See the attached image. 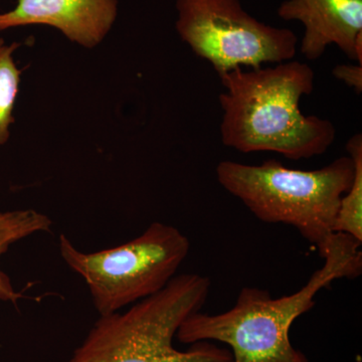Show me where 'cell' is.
Returning <instances> with one entry per match:
<instances>
[{"label": "cell", "instance_id": "cell-1", "mask_svg": "<svg viewBox=\"0 0 362 362\" xmlns=\"http://www.w3.org/2000/svg\"><path fill=\"white\" fill-rule=\"evenodd\" d=\"M220 78L226 88L218 96L225 146L300 160L322 156L334 142L337 129L329 120L300 110L302 98L314 88L310 66L288 61L250 71L237 68Z\"/></svg>", "mask_w": 362, "mask_h": 362}, {"label": "cell", "instance_id": "cell-2", "mask_svg": "<svg viewBox=\"0 0 362 362\" xmlns=\"http://www.w3.org/2000/svg\"><path fill=\"white\" fill-rule=\"evenodd\" d=\"M361 243L334 233L323 247V266L296 293L274 299L258 288H243L235 305L223 313L195 312L176 333L185 344L207 340L225 343L233 362H310L290 341L295 320L311 310L315 297L339 279H356L362 272Z\"/></svg>", "mask_w": 362, "mask_h": 362}, {"label": "cell", "instance_id": "cell-3", "mask_svg": "<svg viewBox=\"0 0 362 362\" xmlns=\"http://www.w3.org/2000/svg\"><path fill=\"white\" fill-rule=\"evenodd\" d=\"M211 281L199 274L175 276L161 291L125 313L100 316L68 362H233L232 352L213 343L173 346L181 324L201 311Z\"/></svg>", "mask_w": 362, "mask_h": 362}, {"label": "cell", "instance_id": "cell-4", "mask_svg": "<svg viewBox=\"0 0 362 362\" xmlns=\"http://www.w3.org/2000/svg\"><path fill=\"white\" fill-rule=\"evenodd\" d=\"M354 175L349 156L311 171L285 168L276 159L261 165L226 160L216 168L221 187L257 218L293 226L319 254L334 233L340 199L351 187Z\"/></svg>", "mask_w": 362, "mask_h": 362}, {"label": "cell", "instance_id": "cell-5", "mask_svg": "<svg viewBox=\"0 0 362 362\" xmlns=\"http://www.w3.org/2000/svg\"><path fill=\"white\" fill-rule=\"evenodd\" d=\"M190 243L175 226L153 223L126 244L96 252H81L65 235L59 252L84 279L100 316L118 312L161 291L187 259Z\"/></svg>", "mask_w": 362, "mask_h": 362}, {"label": "cell", "instance_id": "cell-6", "mask_svg": "<svg viewBox=\"0 0 362 362\" xmlns=\"http://www.w3.org/2000/svg\"><path fill=\"white\" fill-rule=\"evenodd\" d=\"M176 9L181 40L218 76L242 66L284 63L296 56L294 32L256 20L240 0H176Z\"/></svg>", "mask_w": 362, "mask_h": 362}, {"label": "cell", "instance_id": "cell-7", "mask_svg": "<svg viewBox=\"0 0 362 362\" xmlns=\"http://www.w3.org/2000/svg\"><path fill=\"white\" fill-rule=\"evenodd\" d=\"M277 13L305 26L301 52L307 59L315 61L337 45L362 65V0H285Z\"/></svg>", "mask_w": 362, "mask_h": 362}, {"label": "cell", "instance_id": "cell-8", "mask_svg": "<svg viewBox=\"0 0 362 362\" xmlns=\"http://www.w3.org/2000/svg\"><path fill=\"white\" fill-rule=\"evenodd\" d=\"M117 13V0H18L13 11L0 13V30L49 25L71 42L93 49L110 32Z\"/></svg>", "mask_w": 362, "mask_h": 362}, {"label": "cell", "instance_id": "cell-9", "mask_svg": "<svg viewBox=\"0 0 362 362\" xmlns=\"http://www.w3.org/2000/svg\"><path fill=\"white\" fill-rule=\"evenodd\" d=\"M52 226L51 218L35 209L0 211V258L11 245L35 233L51 232ZM23 298L14 290L8 276L0 271V300L16 306Z\"/></svg>", "mask_w": 362, "mask_h": 362}, {"label": "cell", "instance_id": "cell-10", "mask_svg": "<svg viewBox=\"0 0 362 362\" xmlns=\"http://www.w3.org/2000/svg\"><path fill=\"white\" fill-rule=\"evenodd\" d=\"M354 161V175L351 187L340 199L335 218L334 233H345L362 243V136H352L346 144Z\"/></svg>", "mask_w": 362, "mask_h": 362}, {"label": "cell", "instance_id": "cell-11", "mask_svg": "<svg viewBox=\"0 0 362 362\" xmlns=\"http://www.w3.org/2000/svg\"><path fill=\"white\" fill-rule=\"evenodd\" d=\"M20 47L18 42L6 45L0 39V145L9 138V127L13 122V111L18 94L21 71L13 61V52Z\"/></svg>", "mask_w": 362, "mask_h": 362}, {"label": "cell", "instance_id": "cell-12", "mask_svg": "<svg viewBox=\"0 0 362 362\" xmlns=\"http://www.w3.org/2000/svg\"><path fill=\"white\" fill-rule=\"evenodd\" d=\"M333 76L354 89L356 94H361L362 90V65H338L333 70Z\"/></svg>", "mask_w": 362, "mask_h": 362}]
</instances>
